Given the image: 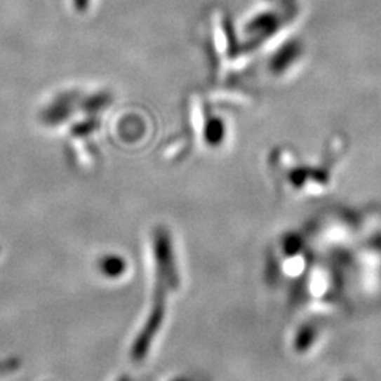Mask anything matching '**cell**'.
<instances>
[{
	"label": "cell",
	"instance_id": "obj_1",
	"mask_svg": "<svg viewBox=\"0 0 381 381\" xmlns=\"http://www.w3.org/2000/svg\"><path fill=\"white\" fill-rule=\"evenodd\" d=\"M88 2H89V0H75L76 9H78V11H85L86 6H88Z\"/></svg>",
	"mask_w": 381,
	"mask_h": 381
}]
</instances>
